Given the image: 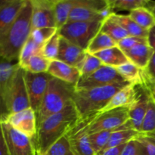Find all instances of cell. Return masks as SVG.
<instances>
[{
    "instance_id": "10",
    "label": "cell",
    "mask_w": 155,
    "mask_h": 155,
    "mask_svg": "<svg viewBox=\"0 0 155 155\" xmlns=\"http://www.w3.org/2000/svg\"><path fill=\"white\" fill-rule=\"evenodd\" d=\"M24 77L30 107L36 114L46 92L48 83L52 77L48 73L32 74L25 71Z\"/></svg>"
},
{
    "instance_id": "29",
    "label": "cell",
    "mask_w": 155,
    "mask_h": 155,
    "mask_svg": "<svg viewBox=\"0 0 155 155\" xmlns=\"http://www.w3.org/2000/svg\"><path fill=\"white\" fill-rule=\"evenodd\" d=\"M100 30L111 37L117 42V45L121 39L129 36L128 33L110 18L103 21Z\"/></svg>"
},
{
    "instance_id": "45",
    "label": "cell",
    "mask_w": 155,
    "mask_h": 155,
    "mask_svg": "<svg viewBox=\"0 0 155 155\" xmlns=\"http://www.w3.org/2000/svg\"><path fill=\"white\" fill-rule=\"evenodd\" d=\"M149 9L151 11V12H153V13L154 14V15H155V2L151 6V7L149 8Z\"/></svg>"
},
{
    "instance_id": "20",
    "label": "cell",
    "mask_w": 155,
    "mask_h": 155,
    "mask_svg": "<svg viewBox=\"0 0 155 155\" xmlns=\"http://www.w3.org/2000/svg\"><path fill=\"white\" fill-rule=\"evenodd\" d=\"M139 135H140V133L139 132L136 131V130H133L129 122H127V124H124V126L120 127V128L115 130L112 133L108 142H107V144L104 147L102 151H105L108 148L125 145V144L128 143L131 140L136 139Z\"/></svg>"
},
{
    "instance_id": "46",
    "label": "cell",
    "mask_w": 155,
    "mask_h": 155,
    "mask_svg": "<svg viewBox=\"0 0 155 155\" xmlns=\"http://www.w3.org/2000/svg\"><path fill=\"white\" fill-rule=\"evenodd\" d=\"M154 139H155V138H154Z\"/></svg>"
},
{
    "instance_id": "36",
    "label": "cell",
    "mask_w": 155,
    "mask_h": 155,
    "mask_svg": "<svg viewBox=\"0 0 155 155\" xmlns=\"http://www.w3.org/2000/svg\"><path fill=\"white\" fill-rule=\"evenodd\" d=\"M139 155H155V139L140 134L136 139Z\"/></svg>"
},
{
    "instance_id": "38",
    "label": "cell",
    "mask_w": 155,
    "mask_h": 155,
    "mask_svg": "<svg viewBox=\"0 0 155 155\" xmlns=\"http://www.w3.org/2000/svg\"><path fill=\"white\" fill-rule=\"evenodd\" d=\"M143 43H148V39L147 38L129 36L127 37L124 38V39H121L120 41H119L117 45L125 53L127 51H129V50L134 48L136 45Z\"/></svg>"
},
{
    "instance_id": "27",
    "label": "cell",
    "mask_w": 155,
    "mask_h": 155,
    "mask_svg": "<svg viewBox=\"0 0 155 155\" xmlns=\"http://www.w3.org/2000/svg\"><path fill=\"white\" fill-rule=\"evenodd\" d=\"M42 47L43 46H41V45L36 44L30 36L20 53L19 58L18 61V64H19V66L24 69L30 58L34 55H38V54L42 55Z\"/></svg>"
},
{
    "instance_id": "16",
    "label": "cell",
    "mask_w": 155,
    "mask_h": 155,
    "mask_svg": "<svg viewBox=\"0 0 155 155\" xmlns=\"http://www.w3.org/2000/svg\"><path fill=\"white\" fill-rule=\"evenodd\" d=\"M149 99V95H148L145 89L142 87V92H139L138 99L131 107H130L128 122L131 126L132 129L139 132V133L146 114Z\"/></svg>"
},
{
    "instance_id": "2",
    "label": "cell",
    "mask_w": 155,
    "mask_h": 155,
    "mask_svg": "<svg viewBox=\"0 0 155 155\" xmlns=\"http://www.w3.org/2000/svg\"><path fill=\"white\" fill-rule=\"evenodd\" d=\"M31 0H25L15 21L0 34V58L12 62L18 61L21 49L31 33Z\"/></svg>"
},
{
    "instance_id": "17",
    "label": "cell",
    "mask_w": 155,
    "mask_h": 155,
    "mask_svg": "<svg viewBox=\"0 0 155 155\" xmlns=\"http://www.w3.org/2000/svg\"><path fill=\"white\" fill-rule=\"evenodd\" d=\"M18 66V62L12 63L0 58V120L8 114L5 105L6 92L9 81Z\"/></svg>"
},
{
    "instance_id": "32",
    "label": "cell",
    "mask_w": 155,
    "mask_h": 155,
    "mask_svg": "<svg viewBox=\"0 0 155 155\" xmlns=\"http://www.w3.org/2000/svg\"><path fill=\"white\" fill-rule=\"evenodd\" d=\"M50 62L48 59L45 58L41 54L34 55L29 60L24 70L32 74H42L47 73L49 67Z\"/></svg>"
},
{
    "instance_id": "11",
    "label": "cell",
    "mask_w": 155,
    "mask_h": 155,
    "mask_svg": "<svg viewBox=\"0 0 155 155\" xmlns=\"http://www.w3.org/2000/svg\"><path fill=\"white\" fill-rule=\"evenodd\" d=\"M1 120L7 122L15 130L30 139H34L36 137L37 133V120L36 112L31 107L15 113L8 114Z\"/></svg>"
},
{
    "instance_id": "33",
    "label": "cell",
    "mask_w": 155,
    "mask_h": 155,
    "mask_svg": "<svg viewBox=\"0 0 155 155\" xmlns=\"http://www.w3.org/2000/svg\"><path fill=\"white\" fill-rule=\"evenodd\" d=\"M103 63L94 54L86 53V57L80 70V78H86L103 66Z\"/></svg>"
},
{
    "instance_id": "5",
    "label": "cell",
    "mask_w": 155,
    "mask_h": 155,
    "mask_svg": "<svg viewBox=\"0 0 155 155\" xmlns=\"http://www.w3.org/2000/svg\"><path fill=\"white\" fill-rule=\"evenodd\" d=\"M24 73L25 71L18 64L9 81L5 97L8 114L15 113L30 107Z\"/></svg>"
},
{
    "instance_id": "24",
    "label": "cell",
    "mask_w": 155,
    "mask_h": 155,
    "mask_svg": "<svg viewBox=\"0 0 155 155\" xmlns=\"http://www.w3.org/2000/svg\"><path fill=\"white\" fill-rule=\"evenodd\" d=\"M129 16L139 27L149 31L155 27L154 14L146 7H140L130 12Z\"/></svg>"
},
{
    "instance_id": "8",
    "label": "cell",
    "mask_w": 155,
    "mask_h": 155,
    "mask_svg": "<svg viewBox=\"0 0 155 155\" xmlns=\"http://www.w3.org/2000/svg\"><path fill=\"white\" fill-rule=\"evenodd\" d=\"M130 107H120L102 114H97L88 128V135L104 130L120 128L129 121Z\"/></svg>"
},
{
    "instance_id": "9",
    "label": "cell",
    "mask_w": 155,
    "mask_h": 155,
    "mask_svg": "<svg viewBox=\"0 0 155 155\" xmlns=\"http://www.w3.org/2000/svg\"><path fill=\"white\" fill-rule=\"evenodd\" d=\"M127 82L113 67L103 65L86 78H80L75 86V90L89 89Z\"/></svg>"
},
{
    "instance_id": "34",
    "label": "cell",
    "mask_w": 155,
    "mask_h": 155,
    "mask_svg": "<svg viewBox=\"0 0 155 155\" xmlns=\"http://www.w3.org/2000/svg\"><path fill=\"white\" fill-rule=\"evenodd\" d=\"M110 7L115 10L131 11L140 7H146L149 2L146 0H108Z\"/></svg>"
},
{
    "instance_id": "7",
    "label": "cell",
    "mask_w": 155,
    "mask_h": 155,
    "mask_svg": "<svg viewBox=\"0 0 155 155\" xmlns=\"http://www.w3.org/2000/svg\"><path fill=\"white\" fill-rule=\"evenodd\" d=\"M3 140L8 155H36L33 139L15 130L5 121H0Z\"/></svg>"
},
{
    "instance_id": "37",
    "label": "cell",
    "mask_w": 155,
    "mask_h": 155,
    "mask_svg": "<svg viewBox=\"0 0 155 155\" xmlns=\"http://www.w3.org/2000/svg\"><path fill=\"white\" fill-rule=\"evenodd\" d=\"M58 32L56 27H44L31 30L30 37L38 45L43 46L45 42L49 40Z\"/></svg>"
},
{
    "instance_id": "12",
    "label": "cell",
    "mask_w": 155,
    "mask_h": 155,
    "mask_svg": "<svg viewBox=\"0 0 155 155\" xmlns=\"http://www.w3.org/2000/svg\"><path fill=\"white\" fill-rule=\"evenodd\" d=\"M54 2L55 0H31L32 30L44 27H56Z\"/></svg>"
},
{
    "instance_id": "21",
    "label": "cell",
    "mask_w": 155,
    "mask_h": 155,
    "mask_svg": "<svg viewBox=\"0 0 155 155\" xmlns=\"http://www.w3.org/2000/svg\"><path fill=\"white\" fill-rule=\"evenodd\" d=\"M94 55L96 56L104 65L113 68H117L130 62L125 53L117 45L95 53Z\"/></svg>"
},
{
    "instance_id": "3",
    "label": "cell",
    "mask_w": 155,
    "mask_h": 155,
    "mask_svg": "<svg viewBox=\"0 0 155 155\" xmlns=\"http://www.w3.org/2000/svg\"><path fill=\"white\" fill-rule=\"evenodd\" d=\"M129 84L130 83L128 82H124L102 87L75 90L72 101L79 117H83L91 114L98 113L117 92Z\"/></svg>"
},
{
    "instance_id": "1",
    "label": "cell",
    "mask_w": 155,
    "mask_h": 155,
    "mask_svg": "<svg viewBox=\"0 0 155 155\" xmlns=\"http://www.w3.org/2000/svg\"><path fill=\"white\" fill-rule=\"evenodd\" d=\"M80 118L72 103L62 111L49 116L37 126V133L33 139L36 155H45L48 148L66 135Z\"/></svg>"
},
{
    "instance_id": "15",
    "label": "cell",
    "mask_w": 155,
    "mask_h": 155,
    "mask_svg": "<svg viewBox=\"0 0 155 155\" xmlns=\"http://www.w3.org/2000/svg\"><path fill=\"white\" fill-rule=\"evenodd\" d=\"M47 73L54 78L74 86L81 77L80 71L77 68L70 66L58 59L51 61Z\"/></svg>"
},
{
    "instance_id": "44",
    "label": "cell",
    "mask_w": 155,
    "mask_h": 155,
    "mask_svg": "<svg viewBox=\"0 0 155 155\" xmlns=\"http://www.w3.org/2000/svg\"><path fill=\"white\" fill-rule=\"evenodd\" d=\"M0 155H8L7 153V150H6L4 140H3L1 128H0Z\"/></svg>"
},
{
    "instance_id": "41",
    "label": "cell",
    "mask_w": 155,
    "mask_h": 155,
    "mask_svg": "<svg viewBox=\"0 0 155 155\" xmlns=\"http://www.w3.org/2000/svg\"><path fill=\"white\" fill-rule=\"evenodd\" d=\"M144 73H145V77L146 78L155 80V51L153 53L151 61H150L146 70L144 71Z\"/></svg>"
},
{
    "instance_id": "22",
    "label": "cell",
    "mask_w": 155,
    "mask_h": 155,
    "mask_svg": "<svg viewBox=\"0 0 155 155\" xmlns=\"http://www.w3.org/2000/svg\"><path fill=\"white\" fill-rule=\"evenodd\" d=\"M115 68L118 74L129 83L136 86H142L145 80L144 71L138 68L134 64L130 61Z\"/></svg>"
},
{
    "instance_id": "39",
    "label": "cell",
    "mask_w": 155,
    "mask_h": 155,
    "mask_svg": "<svg viewBox=\"0 0 155 155\" xmlns=\"http://www.w3.org/2000/svg\"><path fill=\"white\" fill-rule=\"evenodd\" d=\"M144 75H145V73H144ZM142 87L145 89L148 95H149L150 98L155 102V80H151L145 77L144 83Z\"/></svg>"
},
{
    "instance_id": "42",
    "label": "cell",
    "mask_w": 155,
    "mask_h": 155,
    "mask_svg": "<svg viewBox=\"0 0 155 155\" xmlns=\"http://www.w3.org/2000/svg\"><path fill=\"white\" fill-rule=\"evenodd\" d=\"M125 145L126 144L117 147H114V148H108V149L105 150V151H102L97 155H121V153H122Z\"/></svg>"
},
{
    "instance_id": "30",
    "label": "cell",
    "mask_w": 155,
    "mask_h": 155,
    "mask_svg": "<svg viewBox=\"0 0 155 155\" xmlns=\"http://www.w3.org/2000/svg\"><path fill=\"white\" fill-rule=\"evenodd\" d=\"M45 155H76L68 135L61 137L46 151Z\"/></svg>"
},
{
    "instance_id": "18",
    "label": "cell",
    "mask_w": 155,
    "mask_h": 155,
    "mask_svg": "<svg viewBox=\"0 0 155 155\" xmlns=\"http://www.w3.org/2000/svg\"><path fill=\"white\" fill-rule=\"evenodd\" d=\"M25 0H0V34L13 22Z\"/></svg>"
},
{
    "instance_id": "23",
    "label": "cell",
    "mask_w": 155,
    "mask_h": 155,
    "mask_svg": "<svg viewBox=\"0 0 155 155\" xmlns=\"http://www.w3.org/2000/svg\"><path fill=\"white\" fill-rule=\"evenodd\" d=\"M110 18L115 21L117 24H119L120 27H122L128 33L129 36H139V37L148 39L149 31L144 30L143 28L139 27L133 20L130 18L129 15H118V14L114 13L110 17Z\"/></svg>"
},
{
    "instance_id": "4",
    "label": "cell",
    "mask_w": 155,
    "mask_h": 155,
    "mask_svg": "<svg viewBox=\"0 0 155 155\" xmlns=\"http://www.w3.org/2000/svg\"><path fill=\"white\" fill-rule=\"evenodd\" d=\"M75 86L51 77L36 113L37 126L49 116L62 111L72 103Z\"/></svg>"
},
{
    "instance_id": "43",
    "label": "cell",
    "mask_w": 155,
    "mask_h": 155,
    "mask_svg": "<svg viewBox=\"0 0 155 155\" xmlns=\"http://www.w3.org/2000/svg\"><path fill=\"white\" fill-rule=\"evenodd\" d=\"M148 45L154 49L155 51V27L149 30L148 36Z\"/></svg>"
},
{
    "instance_id": "40",
    "label": "cell",
    "mask_w": 155,
    "mask_h": 155,
    "mask_svg": "<svg viewBox=\"0 0 155 155\" xmlns=\"http://www.w3.org/2000/svg\"><path fill=\"white\" fill-rule=\"evenodd\" d=\"M121 155H139L137 145L134 139L126 144Z\"/></svg>"
},
{
    "instance_id": "13",
    "label": "cell",
    "mask_w": 155,
    "mask_h": 155,
    "mask_svg": "<svg viewBox=\"0 0 155 155\" xmlns=\"http://www.w3.org/2000/svg\"><path fill=\"white\" fill-rule=\"evenodd\" d=\"M86 54L85 50L60 36L58 60L70 66L77 68L80 71L86 57Z\"/></svg>"
},
{
    "instance_id": "19",
    "label": "cell",
    "mask_w": 155,
    "mask_h": 155,
    "mask_svg": "<svg viewBox=\"0 0 155 155\" xmlns=\"http://www.w3.org/2000/svg\"><path fill=\"white\" fill-rule=\"evenodd\" d=\"M154 49L148 43L138 45L125 52L126 56L131 63L145 71L154 53Z\"/></svg>"
},
{
    "instance_id": "25",
    "label": "cell",
    "mask_w": 155,
    "mask_h": 155,
    "mask_svg": "<svg viewBox=\"0 0 155 155\" xmlns=\"http://www.w3.org/2000/svg\"><path fill=\"white\" fill-rule=\"evenodd\" d=\"M75 5V0H55L54 15L56 27L60 30L68 21L69 15Z\"/></svg>"
},
{
    "instance_id": "28",
    "label": "cell",
    "mask_w": 155,
    "mask_h": 155,
    "mask_svg": "<svg viewBox=\"0 0 155 155\" xmlns=\"http://www.w3.org/2000/svg\"><path fill=\"white\" fill-rule=\"evenodd\" d=\"M140 134L155 138V102L151 98L141 127Z\"/></svg>"
},
{
    "instance_id": "6",
    "label": "cell",
    "mask_w": 155,
    "mask_h": 155,
    "mask_svg": "<svg viewBox=\"0 0 155 155\" xmlns=\"http://www.w3.org/2000/svg\"><path fill=\"white\" fill-rule=\"evenodd\" d=\"M101 21L68 22L58 31L61 36L86 51L90 41L101 30Z\"/></svg>"
},
{
    "instance_id": "31",
    "label": "cell",
    "mask_w": 155,
    "mask_h": 155,
    "mask_svg": "<svg viewBox=\"0 0 155 155\" xmlns=\"http://www.w3.org/2000/svg\"><path fill=\"white\" fill-rule=\"evenodd\" d=\"M114 130H104V131L97 132V133L89 135V143H90L95 155L98 154L103 151L104 147L108 142L112 133Z\"/></svg>"
},
{
    "instance_id": "35",
    "label": "cell",
    "mask_w": 155,
    "mask_h": 155,
    "mask_svg": "<svg viewBox=\"0 0 155 155\" xmlns=\"http://www.w3.org/2000/svg\"><path fill=\"white\" fill-rule=\"evenodd\" d=\"M59 43H60V34L58 31L43 45L42 55L49 61L57 59L59 51Z\"/></svg>"
},
{
    "instance_id": "14",
    "label": "cell",
    "mask_w": 155,
    "mask_h": 155,
    "mask_svg": "<svg viewBox=\"0 0 155 155\" xmlns=\"http://www.w3.org/2000/svg\"><path fill=\"white\" fill-rule=\"evenodd\" d=\"M139 92L134 85L129 84L117 92L101 110L98 112L102 114L120 107H130L138 99Z\"/></svg>"
},
{
    "instance_id": "26",
    "label": "cell",
    "mask_w": 155,
    "mask_h": 155,
    "mask_svg": "<svg viewBox=\"0 0 155 155\" xmlns=\"http://www.w3.org/2000/svg\"><path fill=\"white\" fill-rule=\"evenodd\" d=\"M116 45L117 42L111 37L100 30L96 36L90 41L85 51L89 54H94Z\"/></svg>"
}]
</instances>
